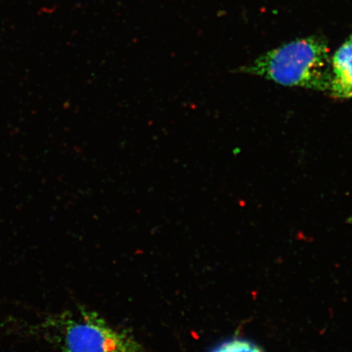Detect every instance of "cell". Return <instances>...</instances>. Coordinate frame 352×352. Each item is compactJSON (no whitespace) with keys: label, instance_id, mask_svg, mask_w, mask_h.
<instances>
[{"label":"cell","instance_id":"1","mask_svg":"<svg viewBox=\"0 0 352 352\" xmlns=\"http://www.w3.org/2000/svg\"><path fill=\"white\" fill-rule=\"evenodd\" d=\"M240 72L280 85L329 91L332 72L328 43L320 36L298 38L265 52Z\"/></svg>","mask_w":352,"mask_h":352},{"label":"cell","instance_id":"2","mask_svg":"<svg viewBox=\"0 0 352 352\" xmlns=\"http://www.w3.org/2000/svg\"><path fill=\"white\" fill-rule=\"evenodd\" d=\"M30 329L63 352H144L135 338L89 310L51 316Z\"/></svg>","mask_w":352,"mask_h":352},{"label":"cell","instance_id":"3","mask_svg":"<svg viewBox=\"0 0 352 352\" xmlns=\"http://www.w3.org/2000/svg\"><path fill=\"white\" fill-rule=\"evenodd\" d=\"M329 94L333 98H352V34L331 58Z\"/></svg>","mask_w":352,"mask_h":352},{"label":"cell","instance_id":"4","mask_svg":"<svg viewBox=\"0 0 352 352\" xmlns=\"http://www.w3.org/2000/svg\"><path fill=\"white\" fill-rule=\"evenodd\" d=\"M211 352H263L254 343L243 340H233L222 343Z\"/></svg>","mask_w":352,"mask_h":352}]
</instances>
